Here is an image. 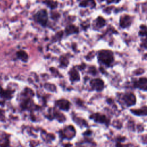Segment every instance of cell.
I'll use <instances>...</instances> for the list:
<instances>
[{"mask_svg":"<svg viewBox=\"0 0 147 147\" xmlns=\"http://www.w3.org/2000/svg\"><path fill=\"white\" fill-rule=\"evenodd\" d=\"M145 56L147 57V54H146V55H145Z\"/></svg>","mask_w":147,"mask_h":147,"instance_id":"ffe728a7","label":"cell"},{"mask_svg":"<svg viewBox=\"0 0 147 147\" xmlns=\"http://www.w3.org/2000/svg\"><path fill=\"white\" fill-rule=\"evenodd\" d=\"M105 24H106V21L102 17H98V18H96L95 21V25L98 28H100L103 27V26H105Z\"/></svg>","mask_w":147,"mask_h":147,"instance_id":"5bb4252c","label":"cell"},{"mask_svg":"<svg viewBox=\"0 0 147 147\" xmlns=\"http://www.w3.org/2000/svg\"><path fill=\"white\" fill-rule=\"evenodd\" d=\"M9 145V138L7 136H3L0 138V147H8Z\"/></svg>","mask_w":147,"mask_h":147,"instance_id":"8fae6325","label":"cell"},{"mask_svg":"<svg viewBox=\"0 0 147 147\" xmlns=\"http://www.w3.org/2000/svg\"><path fill=\"white\" fill-rule=\"evenodd\" d=\"M144 72V71L142 69L140 68V69H137L136 71H134V74H135L136 75L141 74H142Z\"/></svg>","mask_w":147,"mask_h":147,"instance_id":"ac0fdd59","label":"cell"},{"mask_svg":"<svg viewBox=\"0 0 147 147\" xmlns=\"http://www.w3.org/2000/svg\"><path fill=\"white\" fill-rule=\"evenodd\" d=\"M60 134V137L62 138L71 139L75 136V131L74 127H72V126H69L65 128L64 130H62Z\"/></svg>","mask_w":147,"mask_h":147,"instance_id":"3957f363","label":"cell"},{"mask_svg":"<svg viewBox=\"0 0 147 147\" xmlns=\"http://www.w3.org/2000/svg\"><path fill=\"white\" fill-rule=\"evenodd\" d=\"M98 59L102 63L109 66L114 60L113 52L110 50L100 51L98 54Z\"/></svg>","mask_w":147,"mask_h":147,"instance_id":"6da1fadb","label":"cell"},{"mask_svg":"<svg viewBox=\"0 0 147 147\" xmlns=\"http://www.w3.org/2000/svg\"><path fill=\"white\" fill-rule=\"evenodd\" d=\"M65 30H66V32L68 34L78 32V28L77 27L75 26L74 25H69V26H67Z\"/></svg>","mask_w":147,"mask_h":147,"instance_id":"9a60e30c","label":"cell"},{"mask_svg":"<svg viewBox=\"0 0 147 147\" xmlns=\"http://www.w3.org/2000/svg\"><path fill=\"white\" fill-rule=\"evenodd\" d=\"M90 84L92 89L96 91H101L104 87L103 81L99 78L92 79L90 82Z\"/></svg>","mask_w":147,"mask_h":147,"instance_id":"5b68a950","label":"cell"},{"mask_svg":"<svg viewBox=\"0 0 147 147\" xmlns=\"http://www.w3.org/2000/svg\"><path fill=\"white\" fill-rule=\"evenodd\" d=\"M0 95L2 97H4L7 99H9L11 98V92L10 91H5L1 89L0 90Z\"/></svg>","mask_w":147,"mask_h":147,"instance_id":"2e32d148","label":"cell"},{"mask_svg":"<svg viewBox=\"0 0 147 147\" xmlns=\"http://www.w3.org/2000/svg\"><path fill=\"white\" fill-rule=\"evenodd\" d=\"M122 99L124 103L127 106H130L134 105L136 101L135 95L132 93H127L124 94L122 96Z\"/></svg>","mask_w":147,"mask_h":147,"instance_id":"277c9868","label":"cell"},{"mask_svg":"<svg viewBox=\"0 0 147 147\" xmlns=\"http://www.w3.org/2000/svg\"><path fill=\"white\" fill-rule=\"evenodd\" d=\"M91 118L93 119L95 122L101 123H109V120L106 118V116L103 114H101L100 113H95L92 114L91 117Z\"/></svg>","mask_w":147,"mask_h":147,"instance_id":"8992f818","label":"cell"},{"mask_svg":"<svg viewBox=\"0 0 147 147\" xmlns=\"http://www.w3.org/2000/svg\"><path fill=\"white\" fill-rule=\"evenodd\" d=\"M70 78L72 81H76L79 80V75L76 70L73 69L69 72Z\"/></svg>","mask_w":147,"mask_h":147,"instance_id":"4fadbf2b","label":"cell"},{"mask_svg":"<svg viewBox=\"0 0 147 147\" xmlns=\"http://www.w3.org/2000/svg\"><path fill=\"white\" fill-rule=\"evenodd\" d=\"M56 105L61 110H68L70 107V103L68 100L65 99H61L57 100L56 102Z\"/></svg>","mask_w":147,"mask_h":147,"instance_id":"9c48e42d","label":"cell"},{"mask_svg":"<svg viewBox=\"0 0 147 147\" xmlns=\"http://www.w3.org/2000/svg\"><path fill=\"white\" fill-rule=\"evenodd\" d=\"M131 22V18L128 15H124L120 18V26L123 28H126L129 26Z\"/></svg>","mask_w":147,"mask_h":147,"instance_id":"ba28073f","label":"cell"},{"mask_svg":"<svg viewBox=\"0 0 147 147\" xmlns=\"http://www.w3.org/2000/svg\"><path fill=\"white\" fill-rule=\"evenodd\" d=\"M17 56L18 58L21 59L23 61H26L28 58L27 53L24 51H20L17 53Z\"/></svg>","mask_w":147,"mask_h":147,"instance_id":"7c38bea8","label":"cell"},{"mask_svg":"<svg viewBox=\"0 0 147 147\" xmlns=\"http://www.w3.org/2000/svg\"><path fill=\"white\" fill-rule=\"evenodd\" d=\"M141 30L139 32V34L141 36H145L147 38V27L145 25H141Z\"/></svg>","mask_w":147,"mask_h":147,"instance_id":"e0dca14e","label":"cell"},{"mask_svg":"<svg viewBox=\"0 0 147 147\" xmlns=\"http://www.w3.org/2000/svg\"><path fill=\"white\" fill-rule=\"evenodd\" d=\"M134 87L143 90H147V78H140L134 83Z\"/></svg>","mask_w":147,"mask_h":147,"instance_id":"52a82bcc","label":"cell"},{"mask_svg":"<svg viewBox=\"0 0 147 147\" xmlns=\"http://www.w3.org/2000/svg\"><path fill=\"white\" fill-rule=\"evenodd\" d=\"M141 47H142L144 48H147V40H144L142 42V44H141Z\"/></svg>","mask_w":147,"mask_h":147,"instance_id":"d6986e66","label":"cell"},{"mask_svg":"<svg viewBox=\"0 0 147 147\" xmlns=\"http://www.w3.org/2000/svg\"><path fill=\"white\" fill-rule=\"evenodd\" d=\"M34 18L41 25L45 26L48 21V14L45 10H41L37 13Z\"/></svg>","mask_w":147,"mask_h":147,"instance_id":"7a4b0ae2","label":"cell"},{"mask_svg":"<svg viewBox=\"0 0 147 147\" xmlns=\"http://www.w3.org/2000/svg\"><path fill=\"white\" fill-rule=\"evenodd\" d=\"M131 111L136 115H147V106H144L139 109H131Z\"/></svg>","mask_w":147,"mask_h":147,"instance_id":"30bf717a","label":"cell"}]
</instances>
